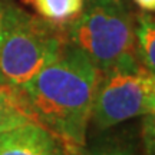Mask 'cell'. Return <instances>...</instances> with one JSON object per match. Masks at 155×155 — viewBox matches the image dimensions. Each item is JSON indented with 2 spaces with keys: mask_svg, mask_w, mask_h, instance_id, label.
<instances>
[{
  "mask_svg": "<svg viewBox=\"0 0 155 155\" xmlns=\"http://www.w3.org/2000/svg\"><path fill=\"white\" fill-rule=\"evenodd\" d=\"M99 75L82 50L66 43L55 61L20 86L39 122L71 151L85 145Z\"/></svg>",
  "mask_w": 155,
  "mask_h": 155,
  "instance_id": "6da1fadb",
  "label": "cell"
},
{
  "mask_svg": "<svg viewBox=\"0 0 155 155\" xmlns=\"http://www.w3.org/2000/svg\"><path fill=\"white\" fill-rule=\"evenodd\" d=\"M65 29L0 0V82L22 86L61 55Z\"/></svg>",
  "mask_w": 155,
  "mask_h": 155,
  "instance_id": "7a4b0ae2",
  "label": "cell"
},
{
  "mask_svg": "<svg viewBox=\"0 0 155 155\" xmlns=\"http://www.w3.org/2000/svg\"><path fill=\"white\" fill-rule=\"evenodd\" d=\"M135 22L125 0H85L82 12L65 29L68 43L108 72L139 65L135 52Z\"/></svg>",
  "mask_w": 155,
  "mask_h": 155,
  "instance_id": "3957f363",
  "label": "cell"
},
{
  "mask_svg": "<svg viewBox=\"0 0 155 155\" xmlns=\"http://www.w3.org/2000/svg\"><path fill=\"white\" fill-rule=\"evenodd\" d=\"M155 114V76L141 65L99 75L92 106L96 128L108 129L137 116Z\"/></svg>",
  "mask_w": 155,
  "mask_h": 155,
  "instance_id": "277c9868",
  "label": "cell"
},
{
  "mask_svg": "<svg viewBox=\"0 0 155 155\" xmlns=\"http://www.w3.org/2000/svg\"><path fill=\"white\" fill-rule=\"evenodd\" d=\"M68 145L42 124L0 132V155H68Z\"/></svg>",
  "mask_w": 155,
  "mask_h": 155,
  "instance_id": "5b68a950",
  "label": "cell"
},
{
  "mask_svg": "<svg viewBox=\"0 0 155 155\" xmlns=\"http://www.w3.org/2000/svg\"><path fill=\"white\" fill-rule=\"evenodd\" d=\"M28 124H40L20 86L0 82V132Z\"/></svg>",
  "mask_w": 155,
  "mask_h": 155,
  "instance_id": "8992f818",
  "label": "cell"
},
{
  "mask_svg": "<svg viewBox=\"0 0 155 155\" xmlns=\"http://www.w3.org/2000/svg\"><path fill=\"white\" fill-rule=\"evenodd\" d=\"M40 19L66 29L79 16L85 0H26Z\"/></svg>",
  "mask_w": 155,
  "mask_h": 155,
  "instance_id": "52a82bcc",
  "label": "cell"
},
{
  "mask_svg": "<svg viewBox=\"0 0 155 155\" xmlns=\"http://www.w3.org/2000/svg\"><path fill=\"white\" fill-rule=\"evenodd\" d=\"M135 52L139 65L155 76V16L138 15L135 20Z\"/></svg>",
  "mask_w": 155,
  "mask_h": 155,
  "instance_id": "ba28073f",
  "label": "cell"
},
{
  "mask_svg": "<svg viewBox=\"0 0 155 155\" xmlns=\"http://www.w3.org/2000/svg\"><path fill=\"white\" fill-rule=\"evenodd\" d=\"M142 139L147 155H155V114L145 115L142 125Z\"/></svg>",
  "mask_w": 155,
  "mask_h": 155,
  "instance_id": "9c48e42d",
  "label": "cell"
},
{
  "mask_svg": "<svg viewBox=\"0 0 155 155\" xmlns=\"http://www.w3.org/2000/svg\"><path fill=\"white\" fill-rule=\"evenodd\" d=\"M83 155H138L131 148L122 147V145H106L101 148H94L91 151L82 152Z\"/></svg>",
  "mask_w": 155,
  "mask_h": 155,
  "instance_id": "30bf717a",
  "label": "cell"
},
{
  "mask_svg": "<svg viewBox=\"0 0 155 155\" xmlns=\"http://www.w3.org/2000/svg\"><path fill=\"white\" fill-rule=\"evenodd\" d=\"M135 5L147 12H155V0H134Z\"/></svg>",
  "mask_w": 155,
  "mask_h": 155,
  "instance_id": "8fae6325",
  "label": "cell"
},
{
  "mask_svg": "<svg viewBox=\"0 0 155 155\" xmlns=\"http://www.w3.org/2000/svg\"><path fill=\"white\" fill-rule=\"evenodd\" d=\"M68 155H83V154L81 152V150H79V151H69Z\"/></svg>",
  "mask_w": 155,
  "mask_h": 155,
  "instance_id": "7c38bea8",
  "label": "cell"
}]
</instances>
